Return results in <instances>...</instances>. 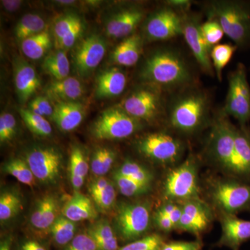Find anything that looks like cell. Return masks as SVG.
<instances>
[{"label": "cell", "instance_id": "12", "mask_svg": "<svg viewBox=\"0 0 250 250\" xmlns=\"http://www.w3.org/2000/svg\"><path fill=\"white\" fill-rule=\"evenodd\" d=\"M235 129L226 119L219 118L210 135V153L219 165L228 171L235 152Z\"/></svg>", "mask_w": 250, "mask_h": 250}, {"label": "cell", "instance_id": "9", "mask_svg": "<svg viewBox=\"0 0 250 250\" xmlns=\"http://www.w3.org/2000/svg\"><path fill=\"white\" fill-rule=\"evenodd\" d=\"M136 148L143 156L159 164H174L179 160L183 146L180 141L165 133H154L141 138Z\"/></svg>", "mask_w": 250, "mask_h": 250}, {"label": "cell", "instance_id": "45", "mask_svg": "<svg viewBox=\"0 0 250 250\" xmlns=\"http://www.w3.org/2000/svg\"><path fill=\"white\" fill-rule=\"evenodd\" d=\"M83 30V24L82 21H80L67 35L62 38V40L56 42V45L59 48L62 49V50L64 49L70 48L75 45V42L82 35Z\"/></svg>", "mask_w": 250, "mask_h": 250}, {"label": "cell", "instance_id": "6", "mask_svg": "<svg viewBox=\"0 0 250 250\" xmlns=\"http://www.w3.org/2000/svg\"><path fill=\"white\" fill-rule=\"evenodd\" d=\"M224 111L245 126L250 120V86L244 65L239 64L230 75Z\"/></svg>", "mask_w": 250, "mask_h": 250}, {"label": "cell", "instance_id": "43", "mask_svg": "<svg viewBox=\"0 0 250 250\" xmlns=\"http://www.w3.org/2000/svg\"><path fill=\"white\" fill-rule=\"evenodd\" d=\"M61 250H97V247L93 238L88 233H79Z\"/></svg>", "mask_w": 250, "mask_h": 250}, {"label": "cell", "instance_id": "26", "mask_svg": "<svg viewBox=\"0 0 250 250\" xmlns=\"http://www.w3.org/2000/svg\"><path fill=\"white\" fill-rule=\"evenodd\" d=\"M86 233L93 238L97 250H118L120 248L116 233L107 222L93 224Z\"/></svg>", "mask_w": 250, "mask_h": 250}, {"label": "cell", "instance_id": "58", "mask_svg": "<svg viewBox=\"0 0 250 250\" xmlns=\"http://www.w3.org/2000/svg\"><path fill=\"white\" fill-rule=\"evenodd\" d=\"M12 243L11 237H6L0 243V250H12Z\"/></svg>", "mask_w": 250, "mask_h": 250}, {"label": "cell", "instance_id": "49", "mask_svg": "<svg viewBox=\"0 0 250 250\" xmlns=\"http://www.w3.org/2000/svg\"><path fill=\"white\" fill-rule=\"evenodd\" d=\"M116 159V153L112 149L104 148L103 165L101 168V177L111 170Z\"/></svg>", "mask_w": 250, "mask_h": 250}, {"label": "cell", "instance_id": "34", "mask_svg": "<svg viewBox=\"0 0 250 250\" xmlns=\"http://www.w3.org/2000/svg\"><path fill=\"white\" fill-rule=\"evenodd\" d=\"M22 209L21 197L14 192H4L0 197V220L6 222L15 218Z\"/></svg>", "mask_w": 250, "mask_h": 250}, {"label": "cell", "instance_id": "27", "mask_svg": "<svg viewBox=\"0 0 250 250\" xmlns=\"http://www.w3.org/2000/svg\"><path fill=\"white\" fill-rule=\"evenodd\" d=\"M52 46L50 34L48 30L27 38L22 41L21 48L23 54L32 60L42 58Z\"/></svg>", "mask_w": 250, "mask_h": 250}, {"label": "cell", "instance_id": "7", "mask_svg": "<svg viewBox=\"0 0 250 250\" xmlns=\"http://www.w3.org/2000/svg\"><path fill=\"white\" fill-rule=\"evenodd\" d=\"M116 223L123 241H136L144 236L149 228L150 210L144 203L122 204L117 210Z\"/></svg>", "mask_w": 250, "mask_h": 250}, {"label": "cell", "instance_id": "39", "mask_svg": "<svg viewBox=\"0 0 250 250\" xmlns=\"http://www.w3.org/2000/svg\"><path fill=\"white\" fill-rule=\"evenodd\" d=\"M201 31L205 41L211 48L218 45L225 34L220 23L211 18H208V21L201 24Z\"/></svg>", "mask_w": 250, "mask_h": 250}, {"label": "cell", "instance_id": "14", "mask_svg": "<svg viewBox=\"0 0 250 250\" xmlns=\"http://www.w3.org/2000/svg\"><path fill=\"white\" fill-rule=\"evenodd\" d=\"M200 19L195 16H187L184 18L183 36L189 48L202 70L212 75L213 67L210 61L211 47L202 35Z\"/></svg>", "mask_w": 250, "mask_h": 250}, {"label": "cell", "instance_id": "56", "mask_svg": "<svg viewBox=\"0 0 250 250\" xmlns=\"http://www.w3.org/2000/svg\"><path fill=\"white\" fill-rule=\"evenodd\" d=\"M10 141L7 129L3 116H0V142L4 143Z\"/></svg>", "mask_w": 250, "mask_h": 250}, {"label": "cell", "instance_id": "16", "mask_svg": "<svg viewBox=\"0 0 250 250\" xmlns=\"http://www.w3.org/2000/svg\"><path fill=\"white\" fill-rule=\"evenodd\" d=\"M222 236L219 245L231 250H239L243 243L250 239V221L235 215L222 213Z\"/></svg>", "mask_w": 250, "mask_h": 250}, {"label": "cell", "instance_id": "35", "mask_svg": "<svg viewBox=\"0 0 250 250\" xmlns=\"http://www.w3.org/2000/svg\"><path fill=\"white\" fill-rule=\"evenodd\" d=\"M4 170L24 185L30 187L35 185V177L28 166L27 161L22 159L10 161L5 164Z\"/></svg>", "mask_w": 250, "mask_h": 250}, {"label": "cell", "instance_id": "30", "mask_svg": "<svg viewBox=\"0 0 250 250\" xmlns=\"http://www.w3.org/2000/svg\"><path fill=\"white\" fill-rule=\"evenodd\" d=\"M45 21L39 15L28 14L23 16L16 25L15 32L18 41H23L45 31Z\"/></svg>", "mask_w": 250, "mask_h": 250}, {"label": "cell", "instance_id": "10", "mask_svg": "<svg viewBox=\"0 0 250 250\" xmlns=\"http://www.w3.org/2000/svg\"><path fill=\"white\" fill-rule=\"evenodd\" d=\"M26 161L35 178L42 183L53 184L60 177L62 156L53 147L32 149L28 153Z\"/></svg>", "mask_w": 250, "mask_h": 250}, {"label": "cell", "instance_id": "36", "mask_svg": "<svg viewBox=\"0 0 250 250\" xmlns=\"http://www.w3.org/2000/svg\"><path fill=\"white\" fill-rule=\"evenodd\" d=\"M19 112L31 132L41 136H47L51 134L52 127L44 117L36 115L30 110L21 109Z\"/></svg>", "mask_w": 250, "mask_h": 250}, {"label": "cell", "instance_id": "54", "mask_svg": "<svg viewBox=\"0 0 250 250\" xmlns=\"http://www.w3.org/2000/svg\"><path fill=\"white\" fill-rule=\"evenodd\" d=\"M169 6L173 8V9L177 10H187L188 8L190 5V1L187 0H171L169 1Z\"/></svg>", "mask_w": 250, "mask_h": 250}, {"label": "cell", "instance_id": "18", "mask_svg": "<svg viewBox=\"0 0 250 250\" xmlns=\"http://www.w3.org/2000/svg\"><path fill=\"white\" fill-rule=\"evenodd\" d=\"M144 18V12L138 7L127 8L115 15L106 24V33L115 39L128 37Z\"/></svg>", "mask_w": 250, "mask_h": 250}, {"label": "cell", "instance_id": "46", "mask_svg": "<svg viewBox=\"0 0 250 250\" xmlns=\"http://www.w3.org/2000/svg\"><path fill=\"white\" fill-rule=\"evenodd\" d=\"M158 210H160L161 213L168 217L177 228L179 220L182 215V205H176L173 202L170 201L161 206Z\"/></svg>", "mask_w": 250, "mask_h": 250}, {"label": "cell", "instance_id": "15", "mask_svg": "<svg viewBox=\"0 0 250 250\" xmlns=\"http://www.w3.org/2000/svg\"><path fill=\"white\" fill-rule=\"evenodd\" d=\"M106 42L98 35H90L82 41L74 54L77 71L82 76L98 66L106 53Z\"/></svg>", "mask_w": 250, "mask_h": 250}, {"label": "cell", "instance_id": "3", "mask_svg": "<svg viewBox=\"0 0 250 250\" xmlns=\"http://www.w3.org/2000/svg\"><path fill=\"white\" fill-rule=\"evenodd\" d=\"M208 109L209 103L205 94L198 92L186 94L172 105L170 124L174 129L182 132H194L205 123Z\"/></svg>", "mask_w": 250, "mask_h": 250}, {"label": "cell", "instance_id": "32", "mask_svg": "<svg viewBox=\"0 0 250 250\" xmlns=\"http://www.w3.org/2000/svg\"><path fill=\"white\" fill-rule=\"evenodd\" d=\"M236 47V45L231 44H218L210 51L212 66L214 67L215 74L220 82L222 81L223 69L231 61Z\"/></svg>", "mask_w": 250, "mask_h": 250}, {"label": "cell", "instance_id": "33", "mask_svg": "<svg viewBox=\"0 0 250 250\" xmlns=\"http://www.w3.org/2000/svg\"><path fill=\"white\" fill-rule=\"evenodd\" d=\"M182 207L184 214L188 215L207 228L211 220V213L208 207L200 199H192L184 202Z\"/></svg>", "mask_w": 250, "mask_h": 250}, {"label": "cell", "instance_id": "47", "mask_svg": "<svg viewBox=\"0 0 250 250\" xmlns=\"http://www.w3.org/2000/svg\"><path fill=\"white\" fill-rule=\"evenodd\" d=\"M200 241H174L164 243L161 250H202Z\"/></svg>", "mask_w": 250, "mask_h": 250}, {"label": "cell", "instance_id": "5", "mask_svg": "<svg viewBox=\"0 0 250 250\" xmlns=\"http://www.w3.org/2000/svg\"><path fill=\"white\" fill-rule=\"evenodd\" d=\"M140 126V121L130 116L123 108H111L99 116L92 133L97 139H123L134 134Z\"/></svg>", "mask_w": 250, "mask_h": 250}, {"label": "cell", "instance_id": "22", "mask_svg": "<svg viewBox=\"0 0 250 250\" xmlns=\"http://www.w3.org/2000/svg\"><path fill=\"white\" fill-rule=\"evenodd\" d=\"M126 77L118 68H112L103 72L98 77L95 87L98 98L118 96L124 91L126 85Z\"/></svg>", "mask_w": 250, "mask_h": 250}, {"label": "cell", "instance_id": "2", "mask_svg": "<svg viewBox=\"0 0 250 250\" xmlns=\"http://www.w3.org/2000/svg\"><path fill=\"white\" fill-rule=\"evenodd\" d=\"M208 18L218 21L225 34L237 47L250 43V3L241 1H215L207 7Z\"/></svg>", "mask_w": 250, "mask_h": 250}, {"label": "cell", "instance_id": "53", "mask_svg": "<svg viewBox=\"0 0 250 250\" xmlns=\"http://www.w3.org/2000/svg\"><path fill=\"white\" fill-rule=\"evenodd\" d=\"M18 250H48L47 247L40 242L34 239L24 241L20 244Z\"/></svg>", "mask_w": 250, "mask_h": 250}, {"label": "cell", "instance_id": "25", "mask_svg": "<svg viewBox=\"0 0 250 250\" xmlns=\"http://www.w3.org/2000/svg\"><path fill=\"white\" fill-rule=\"evenodd\" d=\"M46 93L50 98L59 102H72L81 98L84 93L83 85L74 77H67L62 80L51 82L47 87Z\"/></svg>", "mask_w": 250, "mask_h": 250}, {"label": "cell", "instance_id": "42", "mask_svg": "<svg viewBox=\"0 0 250 250\" xmlns=\"http://www.w3.org/2000/svg\"><path fill=\"white\" fill-rule=\"evenodd\" d=\"M80 21V18L75 14L65 15L57 20L54 29L56 42L67 35Z\"/></svg>", "mask_w": 250, "mask_h": 250}, {"label": "cell", "instance_id": "24", "mask_svg": "<svg viewBox=\"0 0 250 250\" xmlns=\"http://www.w3.org/2000/svg\"><path fill=\"white\" fill-rule=\"evenodd\" d=\"M143 49V39L132 34L122 41L112 53V59L118 65L131 67L139 62Z\"/></svg>", "mask_w": 250, "mask_h": 250}, {"label": "cell", "instance_id": "20", "mask_svg": "<svg viewBox=\"0 0 250 250\" xmlns=\"http://www.w3.org/2000/svg\"><path fill=\"white\" fill-rule=\"evenodd\" d=\"M83 105L74 102H59L54 108L52 119L62 131H71L82 123Z\"/></svg>", "mask_w": 250, "mask_h": 250}, {"label": "cell", "instance_id": "8", "mask_svg": "<svg viewBox=\"0 0 250 250\" xmlns=\"http://www.w3.org/2000/svg\"><path fill=\"white\" fill-rule=\"evenodd\" d=\"M210 197L222 213L235 215L250 209V184L220 181L213 185Z\"/></svg>", "mask_w": 250, "mask_h": 250}, {"label": "cell", "instance_id": "51", "mask_svg": "<svg viewBox=\"0 0 250 250\" xmlns=\"http://www.w3.org/2000/svg\"><path fill=\"white\" fill-rule=\"evenodd\" d=\"M111 183L108 179L104 178L103 177H99L98 179H95L93 180L91 183L90 184L89 187H88V190L90 195L93 196V195H96L98 192H101L103 190L108 184Z\"/></svg>", "mask_w": 250, "mask_h": 250}, {"label": "cell", "instance_id": "50", "mask_svg": "<svg viewBox=\"0 0 250 250\" xmlns=\"http://www.w3.org/2000/svg\"><path fill=\"white\" fill-rule=\"evenodd\" d=\"M104 155V148H99L94 152L93 157H92L91 164H90V168L92 172L95 176L101 177V168L103 165Z\"/></svg>", "mask_w": 250, "mask_h": 250}, {"label": "cell", "instance_id": "48", "mask_svg": "<svg viewBox=\"0 0 250 250\" xmlns=\"http://www.w3.org/2000/svg\"><path fill=\"white\" fill-rule=\"evenodd\" d=\"M154 220L158 228L164 232H170L176 229L175 225L171 221L170 219L161 213L160 210H158L156 211Z\"/></svg>", "mask_w": 250, "mask_h": 250}, {"label": "cell", "instance_id": "13", "mask_svg": "<svg viewBox=\"0 0 250 250\" xmlns=\"http://www.w3.org/2000/svg\"><path fill=\"white\" fill-rule=\"evenodd\" d=\"M160 94L155 90L143 88L129 95L123 104L127 114L141 121H154L160 113Z\"/></svg>", "mask_w": 250, "mask_h": 250}, {"label": "cell", "instance_id": "55", "mask_svg": "<svg viewBox=\"0 0 250 250\" xmlns=\"http://www.w3.org/2000/svg\"><path fill=\"white\" fill-rule=\"evenodd\" d=\"M1 4L4 6V9L8 11H16L19 9L21 5L22 4V1H18V0H4L1 1Z\"/></svg>", "mask_w": 250, "mask_h": 250}, {"label": "cell", "instance_id": "57", "mask_svg": "<svg viewBox=\"0 0 250 250\" xmlns=\"http://www.w3.org/2000/svg\"><path fill=\"white\" fill-rule=\"evenodd\" d=\"M70 182L72 187L75 192H78L80 189L82 188L84 184V177H79V176L70 175Z\"/></svg>", "mask_w": 250, "mask_h": 250}, {"label": "cell", "instance_id": "1", "mask_svg": "<svg viewBox=\"0 0 250 250\" xmlns=\"http://www.w3.org/2000/svg\"><path fill=\"white\" fill-rule=\"evenodd\" d=\"M147 83L172 89L190 83L191 73L182 56L172 49H161L151 54L141 69Z\"/></svg>", "mask_w": 250, "mask_h": 250}, {"label": "cell", "instance_id": "52", "mask_svg": "<svg viewBox=\"0 0 250 250\" xmlns=\"http://www.w3.org/2000/svg\"><path fill=\"white\" fill-rule=\"evenodd\" d=\"M1 116L4 118L5 124H6V129H7L8 134L10 141L14 138L16 133V121L15 117L11 113H1Z\"/></svg>", "mask_w": 250, "mask_h": 250}, {"label": "cell", "instance_id": "44", "mask_svg": "<svg viewBox=\"0 0 250 250\" xmlns=\"http://www.w3.org/2000/svg\"><path fill=\"white\" fill-rule=\"evenodd\" d=\"M30 111L41 116H52L54 108L50 104L49 100L44 97H37L31 102Z\"/></svg>", "mask_w": 250, "mask_h": 250}, {"label": "cell", "instance_id": "28", "mask_svg": "<svg viewBox=\"0 0 250 250\" xmlns=\"http://www.w3.org/2000/svg\"><path fill=\"white\" fill-rule=\"evenodd\" d=\"M76 231V223L64 216H59L49 229V233L54 244L62 248L73 240Z\"/></svg>", "mask_w": 250, "mask_h": 250}, {"label": "cell", "instance_id": "31", "mask_svg": "<svg viewBox=\"0 0 250 250\" xmlns=\"http://www.w3.org/2000/svg\"><path fill=\"white\" fill-rule=\"evenodd\" d=\"M113 174L144 184H151L153 180L150 171L139 163L131 160L125 161Z\"/></svg>", "mask_w": 250, "mask_h": 250}, {"label": "cell", "instance_id": "41", "mask_svg": "<svg viewBox=\"0 0 250 250\" xmlns=\"http://www.w3.org/2000/svg\"><path fill=\"white\" fill-rule=\"evenodd\" d=\"M70 175L85 177L89 170L88 161L85 159L83 151L80 147L72 149L70 158Z\"/></svg>", "mask_w": 250, "mask_h": 250}, {"label": "cell", "instance_id": "21", "mask_svg": "<svg viewBox=\"0 0 250 250\" xmlns=\"http://www.w3.org/2000/svg\"><path fill=\"white\" fill-rule=\"evenodd\" d=\"M62 216L74 223L83 220H93L98 216L95 206L88 197L75 192L62 210Z\"/></svg>", "mask_w": 250, "mask_h": 250}, {"label": "cell", "instance_id": "38", "mask_svg": "<svg viewBox=\"0 0 250 250\" xmlns=\"http://www.w3.org/2000/svg\"><path fill=\"white\" fill-rule=\"evenodd\" d=\"M164 243L160 235L153 233L130 242L118 250H161Z\"/></svg>", "mask_w": 250, "mask_h": 250}, {"label": "cell", "instance_id": "17", "mask_svg": "<svg viewBox=\"0 0 250 250\" xmlns=\"http://www.w3.org/2000/svg\"><path fill=\"white\" fill-rule=\"evenodd\" d=\"M244 126L235 129V152L229 172L250 180V132Z\"/></svg>", "mask_w": 250, "mask_h": 250}, {"label": "cell", "instance_id": "19", "mask_svg": "<svg viewBox=\"0 0 250 250\" xmlns=\"http://www.w3.org/2000/svg\"><path fill=\"white\" fill-rule=\"evenodd\" d=\"M59 202L57 197L47 195L42 197L36 204L30 217L33 228L39 231L50 229L59 218Z\"/></svg>", "mask_w": 250, "mask_h": 250}, {"label": "cell", "instance_id": "40", "mask_svg": "<svg viewBox=\"0 0 250 250\" xmlns=\"http://www.w3.org/2000/svg\"><path fill=\"white\" fill-rule=\"evenodd\" d=\"M116 189L111 182L101 192L92 196V198L99 210L103 212H108L116 205Z\"/></svg>", "mask_w": 250, "mask_h": 250}, {"label": "cell", "instance_id": "29", "mask_svg": "<svg viewBox=\"0 0 250 250\" xmlns=\"http://www.w3.org/2000/svg\"><path fill=\"white\" fill-rule=\"evenodd\" d=\"M42 67L56 80L67 78L70 73V62L64 50H58L47 56L44 60Z\"/></svg>", "mask_w": 250, "mask_h": 250}, {"label": "cell", "instance_id": "37", "mask_svg": "<svg viewBox=\"0 0 250 250\" xmlns=\"http://www.w3.org/2000/svg\"><path fill=\"white\" fill-rule=\"evenodd\" d=\"M113 179L118 190L126 197L144 195L149 192L151 188V184L141 183L116 174H113Z\"/></svg>", "mask_w": 250, "mask_h": 250}, {"label": "cell", "instance_id": "11", "mask_svg": "<svg viewBox=\"0 0 250 250\" xmlns=\"http://www.w3.org/2000/svg\"><path fill=\"white\" fill-rule=\"evenodd\" d=\"M184 18L170 6L163 8L148 20L145 28L146 36L151 41H164L183 35Z\"/></svg>", "mask_w": 250, "mask_h": 250}, {"label": "cell", "instance_id": "23", "mask_svg": "<svg viewBox=\"0 0 250 250\" xmlns=\"http://www.w3.org/2000/svg\"><path fill=\"white\" fill-rule=\"evenodd\" d=\"M15 84L19 100L25 103L39 89L41 80L34 67L21 62L16 70Z\"/></svg>", "mask_w": 250, "mask_h": 250}, {"label": "cell", "instance_id": "4", "mask_svg": "<svg viewBox=\"0 0 250 250\" xmlns=\"http://www.w3.org/2000/svg\"><path fill=\"white\" fill-rule=\"evenodd\" d=\"M164 193L170 201L183 202L198 197L197 167L193 159H188L167 174Z\"/></svg>", "mask_w": 250, "mask_h": 250}]
</instances>
